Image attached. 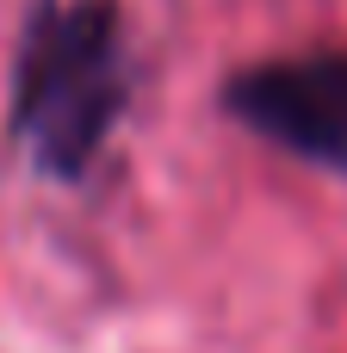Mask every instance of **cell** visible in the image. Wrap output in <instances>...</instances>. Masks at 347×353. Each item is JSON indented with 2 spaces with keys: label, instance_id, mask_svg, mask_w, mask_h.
Segmentation results:
<instances>
[{
  "label": "cell",
  "instance_id": "6da1fadb",
  "mask_svg": "<svg viewBox=\"0 0 347 353\" xmlns=\"http://www.w3.org/2000/svg\"><path fill=\"white\" fill-rule=\"evenodd\" d=\"M130 112V43L118 0H37L6 68L12 149L75 186L99 168Z\"/></svg>",
  "mask_w": 347,
  "mask_h": 353
},
{
  "label": "cell",
  "instance_id": "7a4b0ae2",
  "mask_svg": "<svg viewBox=\"0 0 347 353\" xmlns=\"http://www.w3.org/2000/svg\"><path fill=\"white\" fill-rule=\"evenodd\" d=\"M224 112L279 155L323 174H347V50L273 56L230 74Z\"/></svg>",
  "mask_w": 347,
  "mask_h": 353
}]
</instances>
